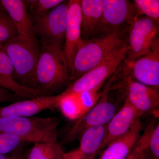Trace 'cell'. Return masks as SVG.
Segmentation results:
<instances>
[{
	"instance_id": "obj_10",
	"label": "cell",
	"mask_w": 159,
	"mask_h": 159,
	"mask_svg": "<svg viewBox=\"0 0 159 159\" xmlns=\"http://www.w3.org/2000/svg\"><path fill=\"white\" fill-rule=\"evenodd\" d=\"M127 96L125 99L142 115L159 113V88L145 85L127 76L124 80Z\"/></svg>"
},
{
	"instance_id": "obj_11",
	"label": "cell",
	"mask_w": 159,
	"mask_h": 159,
	"mask_svg": "<svg viewBox=\"0 0 159 159\" xmlns=\"http://www.w3.org/2000/svg\"><path fill=\"white\" fill-rule=\"evenodd\" d=\"M129 67L128 76L143 84L159 88V38L154 42L148 53L136 60Z\"/></svg>"
},
{
	"instance_id": "obj_24",
	"label": "cell",
	"mask_w": 159,
	"mask_h": 159,
	"mask_svg": "<svg viewBox=\"0 0 159 159\" xmlns=\"http://www.w3.org/2000/svg\"><path fill=\"white\" fill-rule=\"evenodd\" d=\"M155 122L152 120L145 129L139 141L126 159H137L148 148L151 134L155 126Z\"/></svg>"
},
{
	"instance_id": "obj_30",
	"label": "cell",
	"mask_w": 159,
	"mask_h": 159,
	"mask_svg": "<svg viewBox=\"0 0 159 159\" xmlns=\"http://www.w3.org/2000/svg\"><path fill=\"white\" fill-rule=\"evenodd\" d=\"M0 159H25L24 155L20 148L7 154H0Z\"/></svg>"
},
{
	"instance_id": "obj_6",
	"label": "cell",
	"mask_w": 159,
	"mask_h": 159,
	"mask_svg": "<svg viewBox=\"0 0 159 159\" xmlns=\"http://www.w3.org/2000/svg\"><path fill=\"white\" fill-rule=\"evenodd\" d=\"M69 9V1H64L45 14L31 19L35 37L41 44L64 45Z\"/></svg>"
},
{
	"instance_id": "obj_2",
	"label": "cell",
	"mask_w": 159,
	"mask_h": 159,
	"mask_svg": "<svg viewBox=\"0 0 159 159\" xmlns=\"http://www.w3.org/2000/svg\"><path fill=\"white\" fill-rule=\"evenodd\" d=\"M129 29H119L99 37L83 40L77 50L70 73L72 81L107 58L128 37Z\"/></svg>"
},
{
	"instance_id": "obj_20",
	"label": "cell",
	"mask_w": 159,
	"mask_h": 159,
	"mask_svg": "<svg viewBox=\"0 0 159 159\" xmlns=\"http://www.w3.org/2000/svg\"><path fill=\"white\" fill-rule=\"evenodd\" d=\"M16 27L0 3V44L18 36Z\"/></svg>"
},
{
	"instance_id": "obj_25",
	"label": "cell",
	"mask_w": 159,
	"mask_h": 159,
	"mask_svg": "<svg viewBox=\"0 0 159 159\" xmlns=\"http://www.w3.org/2000/svg\"><path fill=\"white\" fill-rule=\"evenodd\" d=\"M25 142L18 137L0 132V154H7L19 148Z\"/></svg>"
},
{
	"instance_id": "obj_17",
	"label": "cell",
	"mask_w": 159,
	"mask_h": 159,
	"mask_svg": "<svg viewBox=\"0 0 159 159\" xmlns=\"http://www.w3.org/2000/svg\"><path fill=\"white\" fill-rule=\"evenodd\" d=\"M0 3L14 23L19 35L36 38L31 16L25 1L0 0Z\"/></svg>"
},
{
	"instance_id": "obj_19",
	"label": "cell",
	"mask_w": 159,
	"mask_h": 159,
	"mask_svg": "<svg viewBox=\"0 0 159 159\" xmlns=\"http://www.w3.org/2000/svg\"><path fill=\"white\" fill-rule=\"evenodd\" d=\"M63 152L58 143H35L25 159H59Z\"/></svg>"
},
{
	"instance_id": "obj_4",
	"label": "cell",
	"mask_w": 159,
	"mask_h": 159,
	"mask_svg": "<svg viewBox=\"0 0 159 159\" xmlns=\"http://www.w3.org/2000/svg\"><path fill=\"white\" fill-rule=\"evenodd\" d=\"M57 117L0 118V132L11 134L25 142L57 143Z\"/></svg>"
},
{
	"instance_id": "obj_7",
	"label": "cell",
	"mask_w": 159,
	"mask_h": 159,
	"mask_svg": "<svg viewBox=\"0 0 159 159\" xmlns=\"http://www.w3.org/2000/svg\"><path fill=\"white\" fill-rule=\"evenodd\" d=\"M159 23L148 17L139 16L135 20L128 33V51L124 61L127 66L148 53L159 37Z\"/></svg>"
},
{
	"instance_id": "obj_26",
	"label": "cell",
	"mask_w": 159,
	"mask_h": 159,
	"mask_svg": "<svg viewBox=\"0 0 159 159\" xmlns=\"http://www.w3.org/2000/svg\"><path fill=\"white\" fill-rule=\"evenodd\" d=\"M0 77L14 83V70L8 54L0 44Z\"/></svg>"
},
{
	"instance_id": "obj_16",
	"label": "cell",
	"mask_w": 159,
	"mask_h": 159,
	"mask_svg": "<svg viewBox=\"0 0 159 159\" xmlns=\"http://www.w3.org/2000/svg\"><path fill=\"white\" fill-rule=\"evenodd\" d=\"M142 130L140 119L127 133L111 142L99 159H126L142 135Z\"/></svg>"
},
{
	"instance_id": "obj_27",
	"label": "cell",
	"mask_w": 159,
	"mask_h": 159,
	"mask_svg": "<svg viewBox=\"0 0 159 159\" xmlns=\"http://www.w3.org/2000/svg\"><path fill=\"white\" fill-rule=\"evenodd\" d=\"M149 159H159V125L154 128L148 141L147 148Z\"/></svg>"
},
{
	"instance_id": "obj_14",
	"label": "cell",
	"mask_w": 159,
	"mask_h": 159,
	"mask_svg": "<svg viewBox=\"0 0 159 159\" xmlns=\"http://www.w3.org/2000/svg\"><path fill=\"white\" fill-rule=\"evenodd\" d=\"M60 101L59 95L40 96L18 101L6 106H0V118L33 117L45 110L58 107Z\"/></svg>"
},
{
	"instance_id": "obj_31",
	"label": "cell",
	"mask_w": 159,
	"mask_h": 159,
	"mask_svg": "<svg viewBox=\"0 0 159 159\" xmlns=\"http://www.w3.org/2000/svg\"><path fill=\"white\" fill-rule=\"evenodd\" d=\"M137 159H149V156H148L147 148L146 150L144 151L138 157V158Z\"/></svg>"
},
{
	"instance_id": "obj_28",
	"label": "cell",
	"mask_w": 159,
	"mask_h": 159,
	"mask_svg": "<svg viewBox=\"0 0 159 159\" xmlns=\"http://www.w3.org/2000/svg\"><path fill=\"white\" fill-rule=\"evenodd\" d=\"M10 91L3 88L0 87V103L2 102L14 101L20 98L13 93H11Z\"/></svg>"
},
{
	"instance_id": "obj_5",
	"label": "cell",
	"mask_w": 159,
	"mask_h": 159,
	"mask_svg": "<svg viewBox=\"0 0 159 159\" xmlns=\"http://www.w3.org/2000/svg\"><path fill=\"white\" fill-rule=\"evenodd\" d=\"M127 39L128 37L102 62L70 84L59 94L61 101L66 97L94 93L97 90L125 61L128 51Z\"/></svg>"
},
{
	"instance_id": "obj_23",
	"label": "cell",
	"mask_w": 159,
	"mask_h": 159,
	"mask_svg": "<svg viewBox=\"0 0 159 159\" xmlns=\"http://www.w3.org/2000/svg\"><path fill=\"white\" fill-rule=\"evenodd\" d=\"M133 2L141 15L159 23L158 0H134Z\"/></svg>"
},
{
	"instance_id": "obj_18",
	"label": "cell",
	"mask_w": 159,
	"mask_h": 159,
	"mask_svg": "<svg viewBox=\"0 0 159 159\" xmlns=\"http://www.w3.org/2000/svg\"><path fill=\"white\" fill-rule=\"evenodd\" d=\"M107 124L90 127L80 137L78 150L85 159H94L100 148L105 137Z\"/></svg>"
},
{
	"instance_id": "obj_21",
	"label": "cell",
	"mask_w": 159,
	"mask_h": 159,
	"mask_svg": "<svg viewBox=\"0 0 159 159\" xmlns=\"http://www.w3.org/2000/svg\"><path fill=\"white\" fill-rule=\"evenodd\" d=\"M25 2L31 19L45 14L62 3V0H26Z\"/></svg>"
},
{
	"instance_id": "obj_15",
	"label": "cell",
	"mask_w": 159,
	"mask_h": 159,
	"mask_svg": "<svg viewBox=\"0 0 159 159\" xmlns=\"http://www.w3.org/2000/svg\"><path fill=\"white\" fill-rule=\"evenodd\" d=\"M81 34L83 40L97 38L100 34L103 0H81Z\"/></svg>"
},
{
	"instance_id": "obj_12",
	"label": "cell",
	"mask_w": 159,
	"mask_h": 159,
	"mask_svg": "<svg viewBox=\"0 0 159 159\" xmlns=\"http://www.w3.org/2000/svg\"><path fill=\"white\" fill-rule=\"evenodd\" d=\"M81 22L80 1H69L67 22L63 50L67 62L70 74L77 50L83 41L81 38Z\"/></svg>"
},
{
	"instance_id": "obj_9",
	"label": "cell",
	"mask_w": 159,
	"mask_h": 159,
	"mask_svg": "<svg viewBox=\"0 0 159 159\" xmlns=\"http://www.w3.org/2000/svg\"><path fill=\"white\" fill-rule=\"evenodd\" d=\"M116 111V105L109 100L107 93H104L100 101L75 122L66 136L63 142H73L90 127L107 124Z\"/></svg>"
},
{
	"instance_id": "obj_13",
	"label": "cell",
	"mask_w": 159,
	"mask_h": 159,
	"mask_svg": "<svg viewBox=\"0 0 159 159\" xmlns=\"http://www.w3.org/2000/svg\"><path fill=\"white\" fill-rule=\"evenodd\" d=\"M142 116L143 115L125 99L121 108L107 124L105 136L100 152L111 142L127 133Z\"/></svg>"
},
{
	"instance_id": "obj_3",
	"label": "cell",
	"mask_w": 159,
	"mask_h": 159,
	"mask_svg": "<svg viewBox=\"0 0 159 159\" xmlns=\"http://www.w3.org/2000/svg\"><path fill=\"white\" fill-rule=\"evenodd\" d=\"M2 45L14 69V81L24 87L39 89L36 68L40 47L37 39L19 35Z\"/></svg>"
},
{
	"instance_id": "obj_29",
	"label": "cell",
	"mask_w": 159,
	"mask_h": 159,
	"mask_svg": "<svg viewBox=\"0 0 159 159\" xmlns=\"http://www.w3.org/2000/svg\"><path fill=\"white\" fill-rule=\"evenodd\" d=\"M62 159H85L78 148L68 152H63Z\"/></svg>"
},
{
	"instance_id": "obj_32",
	"label": "cell",
	"mask_w": 159,
	"mask_h": 159,
	"mask_svg": "<svg viewBox=\"0 0 159 159\" xmlns=\"http://www.w3.org/2000/svg\"><path fill=\"white\" fill-rule=\"evenodd\" d=\"M59 159H62V155L60 157Z\"/></svg>"
},
{
	"instance_id": "obj_8",
	"label": "cell",
	"mask_w": 159,
	"mask_h": 159,
	"mask_svg": "<svg viewBox=\"0 0 159 159\" xmlns=\"http://www.w3.org/2000/svg\"><path fill=\"white\" fill-rule=\"evenodd\" d=\"M100 34L130 28L141 15L133 2L127 0H103Z\"/></svg>"
},
{
	"instance_id": "obj_1",
	"label": "cell",
	"mask_w": 159,
	"mask_h": 159,
	"mask_svg": "<svg viewBox=\"0 0 159 159\" xmlns=\"http://www.w3.org/2000/svg\"><path fill=\"white\" fill-rule=\"evenodd\" d=\"M38 88L44 96H52L72 81L63 46L41 44L36 68Z\"/></svg>"
},
{
	"instance_id": "obj_22",
	"label": "cell",
	"mask_w": 159,
	"mask_h": 159,
	"mask_svg": "<svg viewBox=\"0 0 159 159\" xmlns=\"http://www.w3.org/2000/svg\"><path fill=\"white\" fill-rule=\"evenodd\" d=\"M0 87L7 89L20 98L31 99L39 97L41 92L39 89L27 88L17 83H12L0 77Z\"/></svg>"
}]
</instances>
